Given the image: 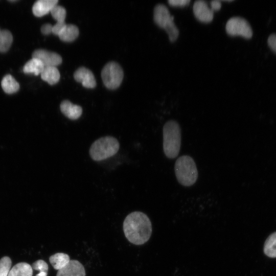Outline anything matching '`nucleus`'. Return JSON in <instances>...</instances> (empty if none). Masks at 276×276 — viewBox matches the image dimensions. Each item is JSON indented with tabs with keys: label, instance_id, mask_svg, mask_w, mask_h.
Returning a JSON list of instances; mask_svg holds the SVG:
<instances>
[{
	"label": "nucleus",
	"instance_id": "5",
	"mask_svg": "<svg viewBox=\"0 0 276 276\" xmlns=\"http://www.w3.org/2000/svg\"><path fill=\"white\" fill-rule=\"evenodd\" d=\"M153 19L155 24L167 32L170 41L174 42L178 38L179 31L174 22V16H171L167 7L158 4L154 9Z\"/></svg>",
	"mask_w": 276,
	"mask_h": 276
},
{
	"label": "nucleus",
	"instance_id": "10",
	"mask_svg": "<svg viewBox=\"0 0 276 276\" xmlns=\"http://www.w3.org/2000/svg\"><path fill=\"white\" fill-rule=\"evenodd\" d=\"M76 81L80 82L86 88H93L96 86L95 76L91 71L84 67L78 68L74 74Z\"/></svg>",
	"mask_w": 276,
	"mask_h": 276
},
{
	"label": "nucleus",
	"instance_id": "27",
	"mask_svg": "<svg viewBox=\"0 0 276 276\" xmlns=\"http://www.w3.org/2000/svg\"><path fill=\"white\" fill-rule=\"evenodd\" d=\"M53 27L50 24H45L41 26L40 31L43 34L48 35L52 33Z\"/></svg>",
	"mask_w": 276,
	"mask_h": 276
},
{
	"label": "nucleus",
	"instance_id": "4",
	"mask_svg": "<svg viewBox=\"0 0 276 276\" xmlns=\"http://www.w3.org/2000/svg\"><path fill=\"white\" fill-rule=\"evenodd\" d=\"M119 143L114 137L106 136L95 141L89 149L91 158L101 161L115 155L119 149Z\"/></svg>",
	"mask_w": 276,
	"mask_h": 276
},
{
	"label": "nucleus",
	"instance_id": "19",
	"mask_svg": "<svg viewBox=\"0 0 276 276\" xmlns=\"http://www.w3.org/2000/svg\"><path fill=\"white\" fill-rule=\"evenodd\" d=\"M70 261V256L62 252L55 254L49 258L51 264L55 269L57 270L64 267Z\"/></svg>",
	"mask_w": 276,
	"mask_h": 276
},
{
	"label": "nucleus",
	"instance_id": "20",
	"mask_svg": "<svg viewBox=\"0 0 276 276\" xmlns=\"http://www.w3.org/2000/svg\"><path fill=\"white\" fill-rule=\"evenodd\" d=\"M3 90L7 94H12L17 92L19 89V84L11 75L4 77L1 82Z\"/></svg>",
	"mask_w": 276,
	"mask_h": 276
},
{
	"label": "nucleus",
	"instance_id": "3",
	"mask_svg": "<svg viewBox=\"0 0 276 276\" xmlns=\"http://www.w3.org/2000/svg\"><path fill=\"white\" fill-rule=\"evenodd\" d=\"M174 171L177 181L182 186H191L197 179L198 171L195 162L189 155H182L177 159Z\"/></svg>",
	"mask_w": 276,
	"mask_h": 276
},
{
	"label": "nucleus",
	"instance_id": "28",
	"mask_svg": "<svg viewBox=\"0 0 276 276\" xmlns=\"http://www.w3.org/2000/svg\"><path fill=\"white\" fill-rule=\"evenodd\" d=\"M211 9L214 12V11H218L221 7V2L218 0L212 1L211 2Z\"/></svg>",
	"mask_w": 276,
	"mask_h": 276
},
{
	"label": "nucleus",
	"instance_id": "8",
	"mask_svg": "<svg viewBox=\"0 0 276 276\" xmlns=\"http://www.w3.org/2000/svg\"><path fill=\"white\" fill-rule=\"evenodd\" d=\"M32 58L40 60L44 67L56 66L62 63V58L57 53L44 49H37L32 53Z\"/></svg>",
	"mask_w": 276,
	"mask_h": 276
},
{
	"label": "nucleus",
	"instance_id": "31",
	"mask_svg": "<svg viewBox=\"0 0 276 276\" xmlns=\"http://www.w3.org/2000/svg\"><path fill=\"white\" fill-rule=\"evenodd\" d=\"M0 32H1V29H0Z\"/></svg>",
	"mask_w": 276,
	"mask_h": 276
},
{
	"label": "nucleus",
	"instance_id": "22",
	"mask_svg": "<svg viewBox=\"0 0 276 276\" xmlns=\"http://www.w3.org/2000/svg\"><path fill=\"white\" fill-rule=\"evenodd\" d=\"M264 251L269 257H276V232L270 235L266 240Z\"/></svg>",
	"mask_w": 276,
	"mask_h": 276
},
{
	"label": "nucleus",
	"instance_id": "7",
	"mask_svg": "<svg viewBox=\"0 0 276 276\" xmlns=\"http://www.w3.org/2000/svg\"><path fill=\"white\" fill-rule=\"evenodd\" d=\"M225 30L231 36H241L247 39L252 36V31L249 23L246 19L239 16L229 19L226 24Z\"/></svg>",
	"mask_w": 276,
	"mask_h": 276
},
{
	"label": "nucleus",
	"instance_id": "26",
	"mask_svg": "<svg viewBox=\"0 0 276 276\" xmlns=\"http://www.w3.org/2000/svg\"><path fill=\"white\" fill-rule=\"evenodd\" d=\"M268 44L269 47L276 53V34H271L268 39Z\"/></svg>",
	"mask_w": 276,
	"mask_h": 276
},
{
	"label": "nucleus",
	"instance_id": "30",
	"mask_svg": "<svg viewBox=\"0 0 276 276\" xmlns=\"http://www.w3.org/2000/svg\"><path fill=\"white\" fill-rule=\"evenodd\" d=\"M9 1L10 2H17V0H15V1L11 0V1Z\"/></svg>",
	"mask_w": 276,
	"mask_h": 276
},
{
	"label": "nucleus",
	"instance_id": "16",
	"mask_svg": "<svg viewBox=\"0 0 276 276\" xmlns=\"http://www.w3.org/2000/svg\"><path fill=\"white\" fill-rule=\"evenodd\" d=\"M41 79L51 85L57 83L60 79V73L56 66L44 67L41 72Z\"/></svg>",
	"mask_w": 276,
	"mask_h": 276
},
{
	"label": "nucleus",
	"instance_id": "25",
	"mask_svg": "<svg viewBox=\"0 0 276 276\" xmlns=\"http://www.w3.org/2000/svg\"><path fill=\"white\" fill-rule=\"evenodd\" d=\"M190 0H169V4L174 7H183L189 4Z\"/></svg>",
	"mask_w": 276,
	"mask_h": 276
},
{
	"label": "nucleus",
	"instance_id": "1",
	"mask_svg": "<svg viewBox=\"0 0 276 276\" xmlns=\"http://www.w3.org/2000/svg\"><path fill=\"white\" fill-rule=\"evenodd\" d=\"M123 228L127 240L137 245L147 242L152 234L150 220L141 212H133L128 214L123 222Z\"/></svg>",
	"mask_w": 276,
	"mask_h": 276
},
{
	"label": "nucleus",
	"instance_id": "21",
	"mask_svg": "<svg viewBox=\"0 0 276 276\" xmlns=\"http://www.w3.org/2000/svg\"><path fill=\"white\" fill-rule=\"evenodd\" d=\"M13 42L11 33L7 30L0 32V52L5 53L9 50Z\"/></svg>",
	"mask_w": 276,
	"mask_h": 276
},
{
	"label": "nucleus",
	"instance_id": "12",
	"mask_svg": "<svg viewBox=\"0 0 276 276\" xmlns=\"http://www.w3.org/2000/svg\"><path fill=\"white\" fill-rule=\"evenodd\" d=\"M53 17L57 21L56 24L53 26L52 33L58 35L60 31L66 25L65 19L66 17V10L62 6L56 5L51 11Z\"/></svg>",
	"mask_w": 276,
	"mask_h": 276
},
{
	"label": "nucleus",
	"instance_id": "2",
	"mask_svg": "<svg viewBox=\"0 0 276 276\" xmlns=\"http://www.w3.org/2000/svg\"><path fill=\"white\" fill-rule=\"evenodd\" d=\"M163 150L169 158L177 156L181 146V129L178 123L169 120L163 127Z\"/></svg>",
	"mask_w": 276,
	"mask_h": 276
},
{
	"label": "nucleus",
	"instance_id": "14",
	"mask_svg": "<svg viewBox=\"0 0 276 276\" xmlns=\"http://www.w3.org/2000/svg\"><path fill=\"white\" fill-rule=\"evenodd\" d=\"M57 0H38L32 7L33 14L37 17H41L49 12L57 5Z\"/></svg>",
	"mask_w": 276,
	"mask_h": 276
},
{
	"label": "nucleus",
	"instance_id": "15",
	"mask_svg": "<svg viewBox=\"0 0 276 276\" xmlns=\"http://www.w3.org/2000/svg\"><path fill=\"white\" fill-rule=\"evenodd\" d=\"M78 28L72 24H66L60 31L58 36L59 38L65 42L74 41L79 35Z\"/></svg>",
	"mask_w": 276,
	"mask_h": 276
},
{
	"label": "nucleus",
	"instance_id": "9",
	"mask_svg": "<svg viewBox=\"0 0 276 276\" xmlns=\"http://www.w3.org/2000/svg\"><path fill=\"white\" fill-rule=\"evenodd\" d=\"M193 10L195 17L202 22L209 23L213 19L214 12L204 1H195L193 5Z\"/></svg>",
	"mask_w": 276,
	"mask_h": 276
},
{
	"label": "nucleus",
	"instance_id": "13",
	"mask_svg": "<svg viewBox=\"0 0 276 276\" xmlns=\"http://www.w3.org/2000/svg\"><path fill=\"white\" fill-rule=\"evenodd\" d=\"M60 108L65 117L73 120L79 119L82 113V108L80 106L73 104L68 100L62 101Z\"/></svg>",
	"mask_w": 276,
	"mask_h": 276
},
{
	"label": "nucleus",
	"instance_id": "17",
	"mask_svg": "<svg viewBox=\"0 0 276 276\" xmlns=\"http://www.w3.org/2000/svg\"><path fill=\"white\" fill-rule=\"evenodd\" d=\"M32 266L25 262L15 265L9 271L8 276H32Z\"/></svg>",
	"mask_w": 276,
	"mask_h": 276
},
{
	"label": "nucleus",
	"instance_id": "24",
	"mask_svg": "<svg viewBox=\"0 0 276 276\" xmlns=\"http://www.w3.org/2000/svg\"><path fill=\"white\" fill-rule=\"evenodd\" d=\"M32 269L39 272H48L49 267L48 264L42 260L35 261L32 265Z\"/></svg>",
	"mask_w": 276,
	"mask_h": 276
},
{
	"label": "nucleus",
	"instance_id": "11",
	"mask_svg": "<svg viewBox=\"0 0 276 276\" xmlns=\"http://www.w3.org/2000/svg\"><path fill=\"white\" fill-rule=\"evenodd\" d=\"M83 265L76 260H70L63 268L58 270L56 276H85Z\"/></svg>",
	"mask_w": 276,
	"mask_h": 276
},
{
	"label": "nucleus",
	"instance_id": "6",
	"mask_svg": "<svg viewBox=\"0 0 276 276\" xmlns=\"http://www.w3.org/2000/svg\"><path fill=\"white\" fill-rule=\"evenodd\" d=\"M101 77L103 83L107 88L114 89L120 86L122 81L123 71L118 63L110 61L102 69Z\"/></svg>",
	"mask_w": 276,
	"mask_h": 276
},
{
	"label": "nucleus",
	"instance_id": "29",
	"mask_svg": "<svg viewBox=\"0 0 276 276\" xmlns=\"http://www.w3.org/2000/svg\"><path fill=\"white\" fill-rule=\"evenodd\" d=\"M48 272H39L38 274H37L35 276H47Z\"/></svg>",
	"mask_w": 276,
	"mask_h": 276
},
{
	"label": "nucleus",
	"instance_id": "23",
	"mask_svg": "<svg viewBox=\"0 0 276 276\" xmlns=\"http://www.w3.org/2000/svg\"><path fill=\"white\" fill-rule=\"evenodd\" d=\"M12 262L8 257H4L0 260V276H8Z\"/></svg>",
	"mask_w": 276,
	"mask_h": 276
},
{
	"label": "nucleus",
	"instance_id": "18",
	"mask_svg": "<svg viewBox=\"0 0 276 276\" xmlns=\"http://www.w3.org/2000/svg\"><path fill=\"white\" fill-rule=\"evenodd\" d=\"M44 66L42 62L37 58H32L23 67V72L26 74H32L37 76L41 74Z\"/></svg>",
	"mask_w": 276,
	"mask_h": 276
}]
</instances>
